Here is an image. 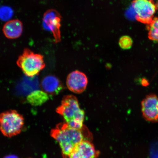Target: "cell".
<instances>
[{
	"instance_id": "obj_6",
	"label": "cell",
	"mask_w": 158,
	"mask_h": 158,
	"mask_svg": "<svg viewBox=\"0 0 158 158\" xmlns=\"http://www.w3.org/2000/svg\"><path fill=\"white\" fill-rule=\"evenodd\" d=\"M61 19L60 14L55 9L48 10L43 15V27L45 29L52 33L56 43L61 41Z\"/></svg>"
},
{
	"instance_id": "obj_7",
	"label": "cell",
	"mask_w": 158,
	"mask_h": 158,
	"mask_svg": "<svg viewBox=\"0 0 158 158\" xmlns=\"http://www.w3.org/2000/svg\"><path fill=\"white\" fill-rule=\"evenodd\" d=\"M88 84V78L84 73L78 70L73 71L68 75L66 85L71 91L81 94L86 89Z\"/></svg>"
},
{
	"instance_id": "obj_4",
	"label": "cell",
	"mask_w": 158,
	"mask_h": 158,
	"mask_svg": "<svg viewBox=\"0 0 158 158\" xmlns=\"http://www.w3.org/2000/svg\"><path fill=\"white\" fill-rule=\"evenodd\" d=\"M0 122L2 133L8 137L20 133L24 123L23 116L15 110H10L2 113Z\"/></svg>"
},
{
	"instance_id": "obj_9",
	"label": "cell",
	"mask_w": 158,
	"mask_h": 158,
	"mask_svg": "<svg viewBox=\"0 0 158 158\" xmlns=\"http://www.w3.org/2000/svg\"><path fill=\"white\" fill-rule=\"evenodd\" d=\"M98 154L93 144L84 140L76 146L69 158H98Z\"/></svg>"
},
{
	"instance_id": "obj_12",
	"label": "cell",
	"mask_w": 158,
	"mask_h": 158,
	"mask_svg": "<svg viewBox=\"0 0 158 158\" xmlns=\"http://www.w3.org/2000/svg\"><path fill=\"white\" fill-rule=\"evenodd\" d=\"M48 99V94L44 91L40 90L31 92L27 98V102L35 106H40Z\"/></svg>"
},
{
	"instance_id": "obj_10",
	"label": "cell",
	"mask_w": 158,
	"mask_h": 158,
	"mask_svg": "<svg viewBox=\"0 0 158 158\" xmlns=\"http://www.w3.org/2000/svg\"><path fill=\"white\" fill-rule=\"evenodd\" d=\"M41 86L46 93L53 95L58 94L64 88L58 78L52 75L45 77L43 79Z\"/></svg>"
},
{
	"instance_id": "obj_15",
	"label": "cell",
	"mask_w": 158,
	"mask_h": 158,
	"mask_svg": "<svg viewBox=\"0 0 158 158\" xmlns=\"http://www.w3.org/2000/svg\"><path fill=\"white\" fill-rule=\"evenodd\" d=\"M3 13L4 15H3L1 17V18L2 20L4 18L6 15L5 21L9 19L12 16L11 10L9 9V8H7L6 7L3 8Z\"/></svg>"
},
{
	"instance_id": "obj_1",
	"label": "cell",
	"mask_w": 158,
	"mask_h": 158,
	"mask_svg": "<svg viewBox=\"0 0 158 158\" xmlns=\"http://www.w3.org/2000/svg\"><path fill=\"white\" fill-rule=\"evenodd\" d=\"M84 127L77 129L71 128L66 123H60L52 130L51 135L58 142L63 158H67L76 146L84 140H87Z\"/></svg>"
},
{
	"instance_id": "obj_11",
	"label": "cell",
	"mask_w": 158,
	"mask_h": 158,
	"mask_svg": "<svg viewBox=\"0 0 158 158\" xmlns=\"http://www.w3.org/2000/svg\"><path fill=\"white\" fill-rule=\"evenodd\" d=\"M23 31V25L18 19L11 20L4 25L3 31L5 37L9 39H15L21 36Z\"/></svg>"
},
{
	"instance_id": "obj_5",
	"label": "cell",
	"mask_w": 158,
	"mask_h": 158,
	"mask_svg": "<svg viewBox=\"0 0 158 158\" xmlns=\"http://www.w3.org/2000/svg\"><path fill=\"white\" fill-rule=\"evenodd\" d=\"M132 6L137 20L147 25L152 21L157 9L153 0H134Z\"/></svg>"
},
{
	"instance_id": "obj_2",
	"label": "cell",
	"mask_w": 158,
	"mask_h": 158,
	"mask_svg": "<svg viewBox=\"0 0 158 158\" xmlns=\"http://www.w3.org/2000/svg\"><path fill=\"white\" fill-rule=\"evenodd\" d=\"M56 112L64 118L69 127L77 129L83 127L84 112L81 109L75 96L69 95L64 96Z\"/></svg>"
},
{
	"instance_id": "obj_17",
	"label": "cell",
	"mask_w": 158,
	"mask_h": 158,
	"mask_svg": "<svg viewBox=\"0 0 158 158\" xmlns=\"http://www.w3.org/2000/svg\"><path fill=\"white\" fill-rule=\"evenodd\" d=\"M156 4L157 8H158V0L157 2V4Z\"/></svg>"
},
{
	"instance_id": "obj_8",
	"label": "cell",
	"mask_w": 158,
	"mask_h": 158,
	"mask_svg": "<svg viewBox=\"0 0 158 158\" xmlns=\"http://www.w3.org/2000/svg\"><path fill=\"white\" fill-rule=\"evenodd\" d=\"M142 111L144 118L151 122L158 121V97L155 94H150L144 98L141 103Z\"/></svg>"
},
{
	"instance_id": "obj_16",
	"label": "cell",
	"mask_w": 158,
	"mask_h": 158,
	"mask_svg": "<svg viewBox=\"0 0 158 158\" xmlns=\"http://www.w3.org/2000/svg\"><path fill=\"white\" fill-rule=\"evenodd\" d=\"M3 158H19V157L17 156L11 155L6 156Z\"/></svg>"
},
{
	"instance_id": "obj_3",
	"label": "cell",
	"mask_w": 158,
	"mask_h": 158,
	"mask_svg": "<svg viewBox=\"0 0 158 158\" xmlns=\"http://www.w3.org/2000/svg\"><path fill=\"white\" fill-rule=\"evenodd\" d=\"M17 64L27 76L31 77L38 75L45 66L43 55L35 54L28 48L24 49Z\"/></svg>"
},
{
	"instance_id": "obj_13",
	"label": "cell",
	"mask_w": 158,
	"mask_h": 158,
	"mask_svg": "<svg viewBox=\"0 0 158 158\" xmlns=\"http://www.w3.org/2000/svg\"><path fill=\"white\" fill-rule=\"evenodd\" d=\"M147 25L148 38L158 43V17L154 18L151 22Z\"/></svg>"
},
{
	"instance_id": "obj_14",
	"label": "cell",
	"mask_w": 158,
	"mask_h": 158,
	"mask_svg": "<svg viewBox=\"0 0 158 158\" xmlns=\"http://www.w3.org/2000/svg\"><path fill=\"white\" fill-rule=\"evenodd\" d=\"M133 43L132 39L128 35H124L120 37L118 41L120 48L124 49H128L131 48Z\"/></svg>"
}]
</instances>
